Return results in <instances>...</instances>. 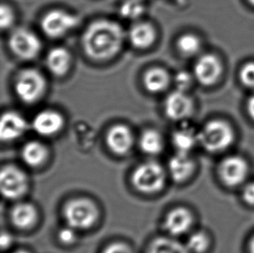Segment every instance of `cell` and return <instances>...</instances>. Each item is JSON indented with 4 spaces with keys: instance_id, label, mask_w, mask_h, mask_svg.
<instances>
[{
    "instance_id": "6da1fadb",
    "label": "cell",
    "mask_w": 254,
    "mask_h": 253,
    "mask_svg": "<svg viewBox=\"0 0 254 253\" xmlns=\"http://www.w3.org/2000/svg\"><path fill=\"white\" fill-rule=\"evenodd\" d=\"M125 32L121 24L98 19L88 25L82 37L86 56L95 61H107L117 56L124 45Z\"/></svg>"
},
{
    "instance_id": "7a4b0ae2",
    "label": "cell",
    "mask_w": 254,
    "mask_h": 253,
    "mask_svg": "<svg viewBox=\"0 0 254 253\" xmlns=\"http://www.w3.org/2000/svg\"><path fill=\"white\" fill-rule=\"evenodd\" d=\"M63 217L67 226L76 230H88L95 226L99 218L96 203L88 198H75L66 202Z\"/></svg>"
},
{
    "instance_id": "3957f363",
    "label": "cell",
    "mask_w": 254,
    "mask_h": 253,
    "mask_svg": "<svg viewBox=\"0 0 254 253\" xmlns=\"http://www.w3.org/2000/svg\"><path fill=\"white\" fill-rule=\"evenodd\" d=\"M166 171L156 161H147L134 168L131 183L136 191L143 194H155L166 184Z\"/></svg>"
},
{
    "instance_id": "277c9868",
    "label": "cell",
    "mask_w": 254,
    "mask_h": 253,
    "mask_svg": "<svg viewBox=\"0 0 254 253\" xmlns=\"http://www.w3.org/2000/svg\"><path fill=\"white\" fill-rule=\"evenodd\" d=\"M235 134L230 124L225 121L212 120L206 123L199 132V142L210 153L227 150L234 143Z\"/></svg>"
},
{
    "instance_id": "5b68a950",
    "label": "cell",
    "mask_w": 254,
    "mask_h": 253,
    "mask_svg": "<svg viewBox=\"0 0 254 253\" xmlns=\"http://www.w3.org/2000/svg\"><path fill=\"white\" fill-rule=\"evenodd\" d=\"M47 88V82L41 72L26 68L17 73L14 81V90L17 97L26 104H33L41 99Z\"/></svg>"
},
{
    "instance_id": "8992f818",
    "label": "cell",
    "mask_w": 254,
    "mask_h": 253,
    "mask_svg": "<svg viewBox=\"0 0 254 253\" xmlns=\"http://www.w3.org/2000/svg\"><path fill=\"white\" fill-rule=\"evenodd\" d=\"M0 190L6 199H20L29 190L27 175L17 166H3L0 172Z\"/></svg>"
},
{
    "instance_id": "52a82bcc",
    "label": "cell",
    "mask_w": 254,
    "mask_h": 253,
    "mask_svg": "<svg viewBox=\"0 0 254 253\" xmlns=\"http://www.w3.org/2000/svg\"><path fill=\"white\" fill-rule=\"evenodd\" d=\"M10 52L22 60H31L38 57L42 50L41 40L34 32L20 28L11 32L8 39Z\"/></svg>"
},
{
    "instance_id": "ba28073f",
    "label": "cell",
    "mask_w": 254,
    "mask_h": 253,
    "mask_svg": "<svg viewBox=\"0 0 254 253\" xmlns=\"http://www.w3.org/2000/svg\"><path fill=\"white\" fill-rule=\"evenodd\" d=\"M79 17L63 10H52L42 17L43 32L51 38H62L79 24Z\"/></svg>"
},
{
    "instance_id": "9c48e42d",
    "label": "cell",
    "mask_w": 254,
    "mask_h": 253,
    "mask_svg": "<svg viewBox=\"0 0 254 253\" xmlns=\"http://www.w3.org/2000/svg\"><path fill=\"white\" fill-rule=\"evenodd\" d=\"M248 162L240 156L227 157L219 166V175L221 182L230 188L241 185L248 177Z\"/></svg>"
},
{
    "instance_id": "30bf717a",
    "label": "cell",
    "mask_w": 254,
    "mask_h": 253,
    "mask_svg": "<svg viewBox=\"0 0 254 253\" xmlns=\"http://www.w3.org/2000/svg\"><path fill=\"white\" fill-rule=\"evenodd\" d=\"M223 66L220 59L213 54H204L196 61L193 76L204 86L215 84L222 75Z\"/></svg>"
},
{
    "instance_id": "8fae6325",
    "label": "cell",
    "mask_w": 254,
    "mask_h": 253,
    "mask_svg": "<svg viewBox=\"0 0 254 253\" xmlns=\"http://www.w3.org/2000/svg\"><path fill=\"white\" fill-rule=\"evenodd\" d=\"M164 110L166 116L170 120H184L192 115L193 102L187 93L177 89L167 97L164 103Z\"/></svg>"
},
{
    "instance_id": "7c38bea8",
    "label": "cell",
    "mask_w": 254,
    "mask_h": 253,
    "mask_svg": "<svg viewBox=\"0 0 254 253\" xmlns=\"http://www.w3.org/2000/svg\"><path fill=\"white\" fill-rule=\"evenodd\" d=\"M64 126V119L61 114L53 110H45L36 115L31 126L42 136H53Z\"/></svg>"
},
{
    "instance_id": "4fadbf2b",
    "label": "cell",
    "mask_w": 254,
    "mask_h": 253,
    "mask_svg": "<svg viewBox=\"0 0 254 253\" xmlns=\"http://www.w3.org/2000/svg\"><path fill=\"white\" fill-rule=\"evenodd\" d=\"M107 146L117 155L127 154L134 143V137L131 130L124 124H116L111 126L106 134Z\"/></svg>"
},
{
    "instance_id": "5bb4252c",
    "label": "cell",
    "mask_w": 254,
    "mask_h": 253,
    "mask_svg": "<svg viewBox=\"0 0 254 253\" xmlns=\"http://www.w3.org/2000/svg\"><path fill=\"white\" fill-rule=\"evenodd\" d=\"M193 223L192 212L186 207H175L168 212L164 228L171 236H182L191 229Z\"/></svg>"
},
{
    "instance_id": "9a60e30c",
    "label": "cell",
    "mask_w": 254,
    "mask_h": 253,
    "mask_svg": "<svg viewBox=\"0 0 254 253\" xmlns=\"http://www.w3.org/2000/svg\"><path fill=\"white\" fill-rule=\"evenodd\" d=\"M29 124L21 115L14 111L3 113L0 121V138L2 141H12L22 136Z\"/></svg>"
},
{
    "instance_id": "2e32d148",
    "label": "cell",
    "mask_w": 254,
    "mask_h": 253,
    "mask_svg": "<svg viewBox=\"0 0 254 253\" xmlns=\"http://www.w3.org/2000/svg\"><path fill=\"white\" fill-rule=\"evenodd\" d=\"M38 210L31 203L19 202L10 209V222L17 229H31L38 222Z\"/></svg>"
},
{
    "instance_id": "e0dca14e",
    "label": "cell",
    "mask_w": 254,
    "mask_h": 253,
    "mask_svg": "<svg viewBox=\"0 0 254 253\" xmlns=\"http://www.w3.org/2000/svg\"><path fill=\"white\" fill-rule=\"evenodd\" d=\"M170 177L176 183H183L191 178L195 170V163L189 154L176 153L169 161Z\"/></svg>"
},
{
    "instance_id": "ac0fdd59",
    "label": "cell",
    "mask_w": 254,
    "mask_h": 253,
    "mask_svg": "<svg viewBox=\"0 0 254 253\" xmlns=\"http://www.w3.org/2000/svg\"><path fill=\"white\" fill-rule=\"evenodd\" d=\"M128 39L134 48L139 50L149 48L156 39L155 28L147 22L137 23L128 31Z\"/></svg>"
},
{
    "instance_id": "d6986e66",
    "label": "cell",
    "mask_w": 254,
    "mask_h": 253,
    "mask_svg": "<svg viewBox=\"0 0 254 253\" xmlns=\"http://www.w3.org/2000/svg\"><path fill=\"white\" fill-rule=\"evenodd\" d=\"M46 66L55 76L65 75L70 68L71 55L64 47H54L46 56Z\"/></svg>"
},
{
    "instance_id": "ffe728a7",
    "label": "cell",
    "mask_w": 254,
    "mask_h": 253,
    "mask_svg": "<svg viewBox=\"0 0 254 253\" xmlns=\"http://www.w3.org/2000/svg\"><path fill=\"white\" fill-rule=\"evenodd\" d=\"M172 143L176 153L189 154L199 144V132L190 126H183L172 134Z\"/></svg>"
},
{
    "instance_id": "44dd1931",
    "label": "cell",
    "mask_w": 254,
    "mask_h": 253,
    "mask_svg": "<svg viewBox=\"0 0 254 253\" xmlns=\"http://www.w3.org/2000/svg\"><path fill=\"white\" fill-rule=\"evenodd\" d=\"M21 157L31 168H39L45 164L49 157V150L45 144L38 140H31L24 144L21 150Z\"/></svg>"
},
{
    "instance_id": "7402d4cb",
    "label": "cell",
    "mask_w": 254,
    "mask_h": 253,
    "mask_svg": "<svg viewBox=\"0 0 254 253\" xmlns=\"http://www.w3.org/2000/svg\"><path fill=\"white\" fill-rule=\"evenodd\" d=\"M143 84L148 92L154 94L162 92L170 84V75L165 68H150L143 75Z\"/></svg>"
},
{
    "instance_id": "603a6c76",
    "label": "cell",
    "mask_w": 254,
    "mask_h": 253,
    "mask_svg": "<svg viewBox=\"0 0 254 253\" xmlns=\"http://www.w3.org/2000/svg\"><path fill=\"white\" fill-rule=\"evenodd\" d=\"M139 146L144 154L157 155L161 154L164 147L162 134L155 129H147L141 133Z\"/></svg>"
},
{
    "instance_id": "cb8c5ba5",
    "label": "cell",
    "mask_w": 254,
    "mask_h": 253,
    "mask_svg": "<svg viewBox=\"0 0 254 253\" xmlns=\"http://www.w3.org/2000/svg\"><path fill=\"white\" fill-rule=\"evenodd\" d=\"M147 253H190L186 245L167 237H158L152 240Z\"/></svg>"
},
{
    "instance_id": "d4e9b609",
    "label": "cell",
    "mask_w": 254,
    "mask_h": 253,
    "mask_svg": "<svg viewBox=\"0 0 254 253\" xmlns=\"http://www.w3.org/2000/svg\"><path fill=\"white\" fill-rule=\"evenodd\" d=\"M176 46L179 52L184 57H193L199 53L201 49V41L199 37L192 33L183 34L177 39Z\"/></svg>"
},
{
    "instance_id": "484cf974",
    "label": "cell",
    "mask_w": 254,
    "mask_h": 253,
    "mask_svg": "<svg viewBox=\"0 0 254 253\" xmlns=\"http://www.w3.org/2000/svg\"><path fill=\"white\" fill-rule=\"evenodd\" d=\"M186 246L190 253H205L210 246L209 238L203 232H196L189 236Z\"/></svg>"
},
{
    "instance_id": "4316f807",
    "label": "cell",
    "mask_w": 254,
    "mask_h": 253,
    "mask_svg": "<svg viewBox=\"0 0 254 253\" xmlns=\"http://www.w3.org/2000/svg\"><path fill=\"white\" fill-rule=\"evenodd\" d=\"M121 15L128 19L140 17L144 11V6L140 0H126L121 6Z\"/></svg>"
},
{
    "instance_id": "83f0119b",
    "label": "cell",
    "mask_w": 254,
    "mask_h": 253,
    "mask_svg": "<svg viewBox=\"0 0 254 253\" xmlns=\"http://www.w3.org/2000/svg\"><path fill=\"white\" fill-rule=\"evenodd\" d=\"M240 78L242 84L250 89H254V62L247 63L242 66Z\"/></svg>"
},
{
    "instance_id": "f1b7e54d",
    "label": "cell",
    "mask_w": 254,
    "mask_h": 253,
    "mask_svg": "<svg viewBox=\"0 0 254 253\" xmlns=\"http://www.w3.org/2000/svg\"><path fill=\"white\" fill-rule=\"evenodd\" d=\"M193 78L194 76H192L189 72L184 71V70L178 72L175 76L176 88L178 90L186 92L192 86Z\"/></svg>"
},
{
    "instance_id": "f546056e",
    "label": "cell",
    "mask_w": 254,
    "mask_h": 253,
    "mask_svg": "<svg viewBox=\"0 0 254 253\" xmlns=\"http://www.w3.org/2000/svg\"><path fill=\"white\" fill-rule=\"evenodd\" d=\"M14 12L12 9L7 4H2L0 7V26L2 30H6L13 24Z\"/></svg>"
},
{
    "instance_id": "4dcf8cb0",
    "label": "cell",
    "mask_w": 254,
    "mask_h": 253,
    "mask_svg": "<svg viewBox=\"0 0 254 253\" xmlns=\"http://www.w3.org/2000/svg\"><path fill=\"white\" fill-rule=\"evenodd\" d=\"M58 238L60 243L63 244L64 246H71L76 242V230L73 229L72 227L69 226L61 228L59 230Z\"/></svg>"
},
{
    "instance_id": "1f68e13d",
    "label": "cell",
    "mask_w": 254,
    "mask_h": 253,
    "mask_svg": "<svg viewBox=\"0 0 254 253\" xmlns=\"http://www.w3.org/2000/svg\"><path fill=\"white\" fill-rule=\"evenodd\" d=\"M103 253H135L132 248L124 242H114L107 246Z\"/></svg>"
},
{
    "instance_id": "d6a6232c",
    "label": "cell",
    "mask_w": 254,
    "mask_h": 253,
    "mask_svg": "<svg viewBox=\"0 0 254 253\" xmlns=\"http://www.w3.org/2000/svg\"><path fill=\"white\" fill-rule=\"evenodd\" d=\"M242 198L248 205H254V182L245 186L242 191Z\"/></svg>"
},
{
    "instance_id": "836d02e7",
    "label": "cell",
    "mask_w": 254,
    "mask_h": 253,
    "mask_svg": "<svg viewBox=\"0 0 254 253\" xmlns=\"http://www.w3.org/2000/svg\"><path fill=\"white\" fill-rule=\"evenodd\" d=\"M12 243H13V238L10 235V233H6V232H3L1 233L0 245H1L2 251H5L8 248H10Z\"/></svg>"
},
{
    "instance_id": "e575fe53",
    "label": "cell",
    "mask_w": 254,
    "mask_h": 253,
    "mask_svg": "<svg viewBox=\"0 0 254 253\" xmlns=\"http://www.w3.org/2000/svg\"><path fill=\"white\" fill-rule=\"evenodd\" d=\"M248 112L249 116L251 117L252 119L254 120V95L252 96L248 102Z\"/></svg>"
},
{
    "instance_id": "d590c367",
    "label": "cell",
    "mask_w": 254,
    "mask_h": 253,
    "mask_svg": "<svg viewBox=\"0 0 254 253\" xmlns=\"http://www.w3.org/2000/svg\"><path fill=\"white\" fill-rule=\"evenodd\" d=\"M249 252L250 253H254V236L252 238L251 242L249 245Z\"/></svg>"
},
{
    "instance_id": "8d00e7d4",
    "label": "cell",
    "mask_w": 254,
    "mask_h": 253,
    "mask_svg": "<svg viewBox=\"0 0 254 253\" xmlns=\"http://www.w3.org/2000/svg\"><path fill=\"white\" fill-rule=\"evenodd\" d=\"M12 253H31L30 252H28V251L24 250V249H19V250L16 251V252H13Z\"/></svg>"
},
{
    "instance_id": "74e56055",
    "label": "cell",
    "mask_w": 254,
    "mask_h": 253,
    "mask_svg": "<svg viewBox=\"0 0 254 253\" xmlns=\"http://www.w3.org/2000/svg\"><path fill=\"white\" fill-rule=\"evenodd\" d=\"M249 3H251L252 5L254 7V0H248Z\"/></svg>"
}]
</instances>
